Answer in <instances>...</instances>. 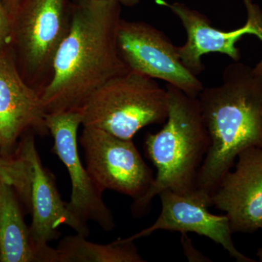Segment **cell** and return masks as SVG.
I'll return each mask as SVG.
<instances>
[{"mask_svg":"<svg viewBox=\"0 0 262 262\" xmlns=\"http://www.w3.org/2000/svg\"><path fill=\"white\" fill-rule=\"evenodd\" d=\"M121 20L116 0H80L72 6L70 31L40 94L46 113L78 112L101 86L128 72L117 47Z\"/></svg>","mask_w":262,"mask_h":262,"instance_id":"obj_1","label":"cell"},{"mask_svg":"<svg viewBox=\"0 0 262 262\" xmlns=\"http://www.w3.org/2000/svg\"><path fill=\"white\" fill-rule=\"evenodd\" d=\"M222 77L220 85L204 88L198 97L211 145L196 188L209 194L241 151L262 149V72L235 61Z\"/></svg>","mask_w":262,"mask_h":262,"instance_id":"obj_2","label":"cell"},{"mask_svg":"<svg viewBox=\"0 0 262 262\" xmlns=\"http://www.w3.org/2000/svg\"><path fill=\"white\" fill-rule=\"evenodd\" d=\"M168 115L163 128L146 136V154L157 169L151 187L134 201L133 213L145 212L155 196L165 189L187 194L196 189V181L211 139L198 98L166 84Z\"/></svg>","mask_w":262,"mask_h":262,"instance_id":"obj_3","label":"cell"},{"mask_svg":"<svg viewBox=\"0 0 262 262\" xmlns=\"http://www.w3.org/2000/svg\"><path fill=\"white\" fill-rule=\"evenodd\" d=\"M78 112L83 127L130 140L143 127L166 121L168 93L154 79L128 71L101 86Z\"/></svg>","mask_w":262,"mask_h":262,"instance_id":"obj_4","label":"cell"},{"mask_svg":"<svg viewBox=\"0 0 262 262\" xmlns=\"http://www.w3.org/2000/svg\"><path fill=\"white\" fill-rule=\"evenodd\" d=\"M72 15L67 0H21L13 17L10 49L24 80L40 94L51 80Z\"/></svg>","mask_w":262,"mask_h":262,"instance_id":"obj_5","label":"cell"},{"mask_svg":"<svg viewBox=\"0 0 262 262\" xmlns=\"http://www.w3.org/2000/svg\"><path fill=\"white\" fill-rule=\"evenodd\" d=\"M18 151L27 165L29 189L27 203L32 215L29 227L33 244L41 253L44 262H57L56 248L48 245L61 235L59 227L67 225L76 233L88 237L90 229L69 210L61 200L55 177L45 168L36 148L32 134H27L19 146Z\"/></svg>","mask_w":262,"mask_h":262,"instance_id":"obj_6","label":"cell"},{"mask_svg":"<svg viewBox=\"0 0 262 262\" xmlns=\"http://www.w3.org/2000/svg\"><path fill=\"white\" fill-rule=\"evenodd\" d=\"M117 47L129 71L165 81L192 97L198 98L204 89L203 82L182 63L177 46L151 24L122 18Z\"/></svg>","mask_w":262,"mask_h":262,"instance_id":"obj_7","label":"cell"},{"mask_svg":"<svg viewBox=\"0 0 262 262\" xmlns=\"http://www.w3.org/2000/svg\"><path fill=\"white\" fill-rule=\"evenodd\" d=\"M86 168L98 189L141 198L154 181L135 144L106 131L83 127L80 139Z\"/></svg>","mask_w":262,"mask_h":262,"instance_id":"obj_8","label":"cell"},{"mask_svg":"<svg viewBox=\"0 0 262 262\" xmlns=\"http://www.w3.org/2000/svg\"><path fill=\"white\" fill-rule=\"evenodd\" d=\"M46 125L54 139L53 151L64 164L72 183L69 210L84 223L94 222L105 231L115 227L111 211L103 201L101 192L81 163L77 133L82 125L79 112L47 114Z\"/></svg>","mask_w":262,"mask_h":262,"instance_id":"obj_9","label":"cell"},{"mask_svg":"<svg viewBox=\"0 0 262 262\" xmlns=\"http://www.w3.org/2000/svg\"><path fill=\"white\" fill-rule=\"evenodd\" d=\"M159 196L162 209L156 222L125 241H134L159 230L194 232L220 244L237 261H255L236 248L227 215L212 214L208 211L211 206V194L196 188L187 194L165 189Z\"/></svg>","mask_w":262,"mask_h":262,"instance_id":"obj_10","label":"cell"},{"mask_svg":"<svg viewBox=\"0 0 262 262\" xmlns=\"http://www.w3.org/2000/svg\"><path fill=\"white\" fill-rule=\"evenodd\" d=\"M177 15L187 33V42L177 47L179 56L184 66L196 76L205 70L202 56L211 53L227 55L234 61L241 59L236 44L245 34H254L262 40V11L252 0H244L248 12V20L244 27L235 30H220L212 27L209 18L181 3L171 4L158 0Z\"/></svg>","mask_w":262,"mask_h":262,"instance_id":"obj_11","label":"cell"},{"mask_svg":"<svg viewBox=\"0 0 262 262\" xmlns=\"http://www.w3.org/2000/svg\"><path fill=\"white\" fill-rule=\"evenodd\" d=\"M40 94L29 85L15 63L11 49L0 56V155H13L27 131L49 134Z\"/></svg>","mask_w":262,"mask_h":262,"instance_id":"obj_12","label":"cell"},{"mask_svg":"<svg viewBox=\"0 0 262 262\" xmlns=\"http://www.w3.org/2000/svg\"><path fill=\"white\" fill-rule=\"evenodd\" d=\"M211 194V206L225 212L232 232H250L262 227V149L249 147L237 157Z\"/></svg>","mask_w":262,"mask_h":262,"instance_id":"obj_13","label":"cell"},{"mask_svg":"<svg viewBox=\"0 0 262 262\" xmlns=\"http://www.w3.org/2000/svg\"><path fill=\"white\" fill-rule=\"evenodd\" d=\"M13 189L8 183L0 189V261L44 262L33 244Z\"/></svg>","mask_w":262,"mask_h":262,"instance_id":"obj_14","label":"cell"},{"mask_svg":"<svg viewBox=\"0 0 262 262\" xmlns=\"http://www.w3.org/2000/svg\"><path fill=\"white\" fill-rule=\"evenodd\" d=\"M77 233L67 236L56 248L58 262H144L134 241L119 238L110 244H97Z\"/></svg>","mask_w":262,"mask_h":262,"instance_id":"obj_15","label":"cell"},{"mask_svg":"<svg viewBox=\"0 0 262 262\" xmlns=\"http://www.w3.org/2000/svg\"><path fill=\"white\" fill-rule=\"evenodd\" d=\"M12 31L13 21L5 8L3 0H0V56L10 49Z\"/></svg>","mask_w":262,"mask_h":262,"instance_id":"obj_16","label":"cell"},{"mask_svg":"<svg viewBox=\"0 0 262 262\" xmlns=\"http://www.w3.org/2000/svg\"><path fill=\"white\" fill-rule=\"evenodd\" d=\"M20 2H21V0H3L5 8H6L8 13H9L12 21H13V17L16 13Z\"/></svg>","mask_w":262,"mask_h":262,"instance_id":"obj_17","label":"cell"},{"mask_svg":"<svg viewBox=\"0 0 262 262\" xmlns=\"http://www.w3.org/2000/svg\"><path fill=\"white\" fill-rule=\"evenodd\" d=\"M120 5L123 6L128 7V8H132V7L136 6L140 3L141 0H116Z\"/></svg>","mask_w":262,"mask_h":262,"instance_id":"obj_18","label":"cell"},{"mask_svg":"<svg viewBox=\"0 0 262 262\" xmlns=\"http://www.w3.org/2000/svg\"><path fill=\"white\" fill-rule=\"evenodd\" d=\"M261 229H262V227ZM257 256L258 257V259H259V261L262 262V248H260V249L258 250Z\"/></svg>","mask_w":262,"mask_h":262,"instance_id":"obj_19","label":"cell"},{"mask_svg":"<svg viewBox=\"0 0 262 262\" xmlns=\"http://www.w3.org/2000/svg\"><path fill=\"white\" fill-rule=\"evenodd\" d=\"M255 68H256V70L261 71L262 72V58L261 61H260L259 63H258V64L255 67Z\"/></svg>","mask_w":262,"mask_h":262,"instance_id":"obj_20","label":"cell"}]
</instances>
